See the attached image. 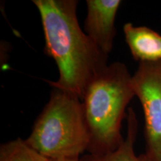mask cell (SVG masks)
<instances>
[{
  "label": "cell",
  "mask_w": 161,
  "mask_h": 161,
  "mask_svg": "<svg viewBox=\"0 0 161 161\" xmlns=\"http://www.w3.org/2000/svg\"><path fill=\"white\" fill-rule=\"evenodd\" d=\"M125 41L134 60L140 62L161 61V35L146 26H123Z\"/></svg>",
  "instance_id": "obj_6"
},
{
  "label": "cell",
  "mask_w": 161,
  "mask_h": 161,
  "mask_svg": "<svg viewBox=\"0 0 161 161\" xmlns=\"http://www.w3.org/2000/svg\"><path fill=\"white\" fill-rule=\"evenodd\" d=\"M84 32L104 54L108 55L116 35L115 19L122 1L86 0Z\"/></svg>",
  "instance_id": "obj_5"
},
{
  "label": "cell",
  "mask_w": 161,
  "mask_h": 161,
  "mask_svg": "<svg viewBox=\"0 0 161 161\" xmlns=\"http://www.w3.org/2000/svg\"><path fill=\"white\" fill-rule=\"evenodd\" d=\"M127 134L122 143L114 152L102 155H95L86 153L81 156L80 161H151L146 154L136 155L134 149L138 132V121L135 112L131 108L127 114Z\"/></svg>",
  "instance_id": "obj_7"
},
{
  "label": "cell",
  "mask_w": 161,
  "mask_h": 161,
  "mask_svg": "<svg viewBox=\"0 0 161 161\" xmlns=\"http://www.w3.org/2000/svg\"><path fill=\"white\" fill-rule=\"evenodd\" d=\"M134 96L132 75L122 62L108 65L90 82L82 99L90 135L88 154L102 155L120 146L126 108Z\"/></svg>",
  "instance_id": "obj_2"
},
{
  "label": "cell",
  "mask_w": 161,
  "mask_h": 161,
  "mask_svg": "<svg viewBox=\"0 0 161 161\" xmlns=\"http://www.w3.org/2000/svg\"><path fill=\"white\" fill-rule=\"evenodd\" d=\"M132 85L144 113L146 155L161 161V61L141 62Z\"/></svg>",
  "instance_id": "obj_4"
},
{
  "label": "cell",
  "mask_w": 161,
  "mask_h": 161,
  "mask_svg": "<svg viewBox=\"0 0 161 161\" xmlns=\"http://www.w3.org/2000/svg\"><path fill=\"white\" fill-rule=\"evenodd\" d=\"M80 158H60V159H51L49 161H80Z\"/></svg>",
  "instance_id": "obj_9"
},
{
  "label": "cell",
  "mask_w": 161,
  "mask_h": 161,
  "mask_svg": "<svg viewBox=\"0 0 161 161\" xmlns=\"http://www.w3.org/2000/svg\"><path fill=\"white\" fill-rule=\"evenodd\" d=\"M25 140L49 160L80 158L90 144L82 101L75 94L52 88Z\"/></svg>",
  "instance_id": "obj_3"
},
{
  "label": "cell",
  "mask_w": 161,
  "mask_h": 161,
  "mask_svg": "<svg viewBox=\"0 0 161 161\" xmlns=\"http://www.w3.org/2000/svg\"><path fill=\"white\" fill-rule=\"evenodd\" d=\"M45 38L44 53L55 60L59 78L52 88L75 94L82 101L90 82L108 66L102 52L80 29L77 0H33Z\"/></svg>",
  "instance_id": "obj_1"
},
{
  "label": "cell",
  "mask_w": 161,
  "mask_h": 161,
  "mask_svg": "<svg viewBox=\"0 0 161 161\" xmlns=\"http://www.w3.org/2000/svg\"><path fill=\"white\" fill-rule=\"evenodd\" d=\"M25 140L17 138L0 146V161H49Z\"/></svg>",
  "instance_id": "obj_8"
}]
</instances>
